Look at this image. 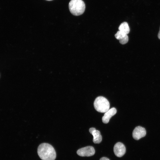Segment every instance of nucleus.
Returning <instances> with one entry per match:
<instances>
[{
	"instance_id": "f257e3e1",
	"label": "nucleus",
	"mask_w": 160,
	"mask_h": 160,
	"mask_svg": "<svg viewBox=\"0 0 160 160\" xmlns=\"http://www.w3.org/2000/svg\"><path fill=\"white\" fill-rule=\"evenodd\" d=\"M38 155L42 160H55L56 153L53 146L47 143L41 144L37 149Z\"/></svg>"
},
{
	"instance_id": "f03ea898",
	"label": "nucleus",
	"mask_w": 160,
	"mask_h": 160,
	"mask_svg": "<svg viewBox=\"0 0 160 160\" xmlns=\"http://www.w3.org/2000/svg\"><path fill=\"white\" fill-rule=\"evenodd\" d=\"M69 8L72 14L75 16H79L84 12L85 5L82 0H71L69 4Z\"/></svg>"
},
{
	"instance_id": "7ed1b4c3",
	"label": "nucleus",
	"mask_w": 160,
	"mask_h": 160,
	"mask_svg": "<svg viewBox=\"0 0 160 160\" xmlns=\"http://www.w3.org/2000/svg\"><path fill=\"white\" fill-rule=\"evenodd\" d=\"M94 105L95 110L98 112L105 113L109 109L110 103L104 97L99 96L94 101Z\"/></svg>"
},
{
	"instance_id": "20e7f679",
	"label": "nucleus",
	"mask_w": 160,
	"mask_h": 160,
	"mask_svg": "<svg viewBox=\"0 0 160 160\" xmlns=\"http://www.w3.org/2000/svg\"><path fill=\"white\" fill-rule=\"evenodd\" d=\"M95 152L94 148L87 146L79 149L77 151L78 155L81 156H90L93 155Z\"/></svg>"
},
{
	"instance_id": "39448f33",
	"label": "nucleus",
	"mask_w": 160,
	"mask_h": 160,
	"mask_svg": "<svg viewBox=\"0 0 160 160\" xmlns=\"http://www.w3.org/2000/svg\"><path fill=\"white\" fill-rule=\"evenodd\" d=\"M146 134L145 129L140 126L136 127L132 132V137L136 140H139L145 137Z\"/></svg>"
},
{
	"instance_id": "423d86ee",
	"label": "nucleus",
	"mask_w": 160,
	"mask_h": 160,
	"mask_svg": "<svg viewBox=\"0 0 160 160\" xmlns=\"http://www.w3.org/2000/svg\"><path fill=\"white\" fill-rule=\"evenodd\" d=\"M113 151L115 154L118 157L123 156L126 152V148L124 145L122 143L118 142L114 145Z\"/></svg>"
},
{
	"instance_id": "0eeeda50",
	"label": "nucleus",
	"mask_w": 160,
	"mask_h": 160,
	"mask_svg": "<svg viewBox=\"0 0 160 160\" xmlns=\"http://www.w3.org/2000/svg\"><path fill=\"white\" fill-rule=\"evenodd\" d=\"M89 131L93 136V141L95 143H99L101 142L102 137L99 131L92 127L89 129Z\"/></svg>"
},
{
	"instance_id": "6e6552de",
	"label": "nucleus",
	"mask_w": 160,
	"mask_h": 160,
	"mask_svg": "<svg viewBox=\"0 0 160 160\" xmlns=\"http://www.w3.org/2000/svg\"><path fill=\"white\" fill-rule=\"evenodd\" d=\"M117 112L116 109L115 108H112L109 109L105 112L102 118L103 122L105 124L108 123L110 119L113 116L116 114Z\"/></svg>"
},
{
	"instance_id": "1a4fd4ad",
	"label": "nucleus",
	"mask_w": 160,
	"mask_h": 160,
	"mask_svg": "<svg viewBox=\"0 0 160 160\" xmlns=\"http://www.w3.org/2000/svg\"><path fill=\"white\" fill-rule=\"evenodd\" d=\"M119 31L127 34L130 31V29L128 23L124 22L121 23L119 27Z\"/></svg>"
},
{
	"instance_id": "9d476101",
	"label": "nucleus",
	"mask_w": 160,
	"mask_h": 160,
	"mask_svg": "<svg viewBox=\"0 0 160 160\" xmlns=\"http://www.w3.org/2000/svg\"><path fill=\"white\" fill-rule=\"evenodd\" d=\"M127 35L122 31H118L115 34V36L117 39L119 40L124 37Z\"/></svg>"
},
{
	"instance_id": "9b49d317",
	"label": "nucleus",
	"mask_w": 160,
	"mask_h": 160,
	"mask_svg": "<svg viewBox=\"0 0 160 160\" xmlns=\"http://www.w3.org/2000/svg\"><path fill=\"white\" fill-rule=\"evenodd\" d=\"M129 38L127 35L123 38L119 40V42L122 44H126L128 41Z\"/></svg>"
},
{
	"instance_id": "f8f14e48",
	"label": "nucleus",
	"mask_w": 160,
	"mask_h": 160,
	"mask_svg": "<svg viewBox=\"0 0 160 160\" xmlns=\"http://www.w3.org/2000/svg\"><path fill=\"white\" fill-rule=\"evenodd\" d=\"M100 160H110L109 159L106 157H103Z\"/></svg>"
},
{
	"instance_id": "ddd939ff",
	"label": "nucleus",
	"mask_w": 160,
	"mask_h": 160,
	"mask_svg": "<svg viewBox=\"0 0 160 160\" xmlns=\"http://www.w3.org/2000/svg\"><path fill=\"white\" fill-rule=\"evenodd\" d=\"M158 37L159 39H160V30L158 33Z\"/></svg>"
},
{
	"instance_id": "4468645a",
	"label": "nucleus",
	"mask_w": 160,
	"mask_h": 160,
	"mask_svg": "<svg viewBox=\"0 0 160 160\" xmlns=\"http://www.w3.org/2000/svg\"><path fill=\"white\" fill-rule=\"evenodd\" d=\"M46 0L50 1H52V0Z\"/></svg>"
}]
</instances>
